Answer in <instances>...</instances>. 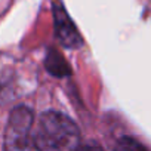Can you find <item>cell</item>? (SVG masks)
Listing matches in <instances>:
<instances>
[{"label":"cell","instance_id":"cell-1","mask_svg":"<svg viewBox=\"0 0 151 151\" xmlns=\"http://www.w3.org/2000/svg\"><path fill=\"white\" fill-rule=\"evenodd\" d=\"M80 144V130L70 117L58 111L42 114L39 127L33 136V145L37 151H64Z\"/></svg>","mask_w":151,"mask_h":151},{"label":"cell","instance_id":"cell-2","mask_svg":"<svg viewBox=\"0 0 151 151\" xmlns=\"http://www.w3.org/2000/svg\"><path fill=\"white\" fill-rule=\"evenodd\" d=\"M33 122V111L25 105H18L11 111L5 129V151H31Z\"/></svg>","mask_w":151,"mask_h":151},{"label":"cell","instance_id":"cell-3","mask_svg":"<svg viewBox=\"0 0 151 151\" xmlns=\"http://www.w3.org/2000/svg\"><path fill=\"white\" fill-rule=\"evenodd\" d=\"M52 12H53V25H55V36L59 40V43L64 47L70 49H79L83 46V39L67 14L64 5L59 0H53L52 3Z\"/></svg>","mask_w":151,"mask_h":151},{"label":"cell","instance_id":"cell-4","mask_svg":"<svg viewBox=\"0 0 151 151\" xmlns=\"http://www.w3.org/2000/svg\"><path fill=\"white\" fill-rule=\"evenodd\" d=\"M45 67L47 70L49 74H52L53 77H65L71 73L68 62L65 61V58L55 49H49L46 53V59H45Z\"/></svg>","mask_w":151,"mask_h":151},{"label":"cell","instance_id":"cell-5","mask_svg":"<svg viewBox=\"0 0 151 151\" xmlns=\"http://www.w3.org/2000/svg\"><path fill=\"white\" fill-rule=\"evenodd\" d=\"M117 151H147L138 141L132 138H122L117 145Z\"/></svg>","mask_w":151,"mask_h":151},{"label":"cell","instance_id":"cell-6","mask_svg":"<svg viewBox=\"0 0 151 151\" xmlns=\"http://www.w3.org/2000/svg\"><path fill=\"white\" fill-rule=\"evenodd\" d=\"M74 151H104V150L96 142H86V144H79L74 148Z\"/></svg>","mask_w":151,"mask_h":151}]
</instances>
